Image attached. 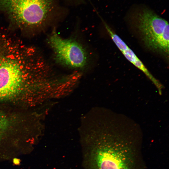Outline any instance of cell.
Masks as SVG:
<instances>
[{
	"instance_id": "cell-1",
	"label": "cell",
	"mask_w": 169,
	"mask_h": 169,
	"mask_svg": "<svg viewBox=\"0 0 169 169\" xmlns=\"http://www.w3.org/2000/svg\"><path fill=\"white\" fill-rule=\"evenodd\" d=\"M51 72L36 49L0 32V101H31L47 87Z\"/></svg>"
},
{
	"instance_id": "cell-2",
	"label": "cell",
	"mask_w": 169,
	"mask_h": 169,
	"mask_svg": "<svg viewBox=\"0 0 169 169\" xmlns=\"http://www.w3.org/2000/svg\"><path fill=\"white\" fill-rule=\"evenodd\" d=\"M85 169H142L140 149L132 143L102 136H90L83 145Z\"/></svg>"
},
{
	"instance_id": "cell-3",
	"label": "cell",
	"mask_w": 169,
	"mask_h": 169,
	"mask_svg": "<svg viewBox=\"0 0 169 169\" xmlns=\"http://www.w3.org/2000/svg\"><path fill=\"white\" fill-rule=\"evenodd\" d=\"M127 17L148 48L168 57L169 28L167 21L144 5L132 7Z\"/></svg>"
},
{
	"instance_id": "cell-4",
	"label": "cell",
	"mask_w": 169,
	"mask_h": 169,
	"mask_svg": "<svg viewBox=\"0 0 169 169\" xmlns=\"http://www.w3.org/2000/svg\"><path fill=\"white\" fill-rule=\"evenodd\" d=\"M53 5V0H0V10L22 28L44 26L48 20Z\"/></svg>"
},
{
	"instance_id": "cell-5",
	"label": "cell",
	"mask_w": 169,
	"mask_h": 169,
	"mask_svg": "<svg viewBox=\"0 0 169 169\" xmlns=\"http://www.w3.org/2000/svg\"><path fill=\"white\" fill-rule=\"evenodd\" d=\"M54 58L59 64L73 69H80L87 64V54L82 45L72 39L60 37L53 29L48 39Z\"/></svg>"
},
{
	"instance_id": "cell-6",
	"label": "cell",
	"mask_w": 169,
	"mask_h": 169,
	"mask_svg": "<svg viewBox=\"0 0 169 169\" xmlns=\"http://www.w3.org/2000/svg\"><path fill=\"white\" fill-rule=\"evenodd\" d=\"M104 24L105 27L110 37L126 59L143 72L158 88H161V86L162 87L161 84L151 74L132 50L119 36L112 31L106 23H104Z\"/></svg>"
},
{
	"instance_id": "cell-7",
	"label": "cell",
	"mask_w": 169,
	"mask_h": 169,
	"mask_svg": "<svg viewBox=\"0 0 169 169\" xmlns=\"http://www.w3.org/2000/svg\"><path fill=\"white\" fill-rule=\"evenodd\" d=\"M9 121L7 116L0 112V137L8 129Z\"/></svg>"
},
{
	"instance_id": "cell-8",
	"label": "cell",
	"mask_w": 169,
	"mask_h": 169,
	"mask_svg": "<svg viewBox=\"0 0 169 169\" xmlns=\"http://www.w3.org/2000/svg\"><path fill=\"white\" fill-rule=\"evenodd\" d=\"M13 162L15 164H18L19 163V160L17 159H14L13 160Z\"/></svg>"
}]
</instances>
